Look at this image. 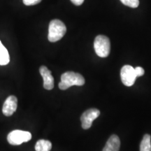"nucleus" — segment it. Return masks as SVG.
I'll return each mask as SVG.
<instances>
[{
    "instance_id": "nucleus-1",
    "label": "nucleus",
    "mask_w": 151,
    "mask_h": 151,
    "mask_svg": "<svg viewBox=\"0 0 151 151\" xmlns=\"http://www.w3.org/2000/svg\"><path fill=\"white\" fill-rule=\"evenodd\" d=\"M85 78L80 73L73 71H67L61 76L59 88L60 90H65L73 86H82L85 84Z\"/></svg>"
},
{
    "instance_id": "nucleus-2",
    "label": "nucleus",
    "mask_w": 151,
    "mask_h": 151,
    "mask_svg": "<svg viewBox=\"0 0 151 151\" xmlns=\"http://www.w3.org/2000/svg\"><path fill=\"white\" fill-rule=\"evenodd\" d=\"M67 32V27L61 20L55 19L50 22L48 39L50 42H56L62 39Z\"/></svg>"
},
{
    "instance_id": "nucleus-3",
    "label": "nucleus",
    "mask_w": 151,
    "mask_h": 151,
    "mask_svg": "<svg viewBox=\"0 0 151 151\" xmlns=\"http://www.w3.org/2000/svg\"><path fill=\"white\" fill-rule=\"evenodd\" d=\"M94 48L98 56L100 58H106L111 51L110 40L104 35H98L94 39Z\"/></svg>"
},
{
    "instance_id": "nucleus-4",
    "label": "nucleus",
    "mask_w": 151,
    "mask_h": 151,
    "mask_svg": "<svg viewBox=\"0 0 151 151\" xmlns=\"http://www.w3.org/2000/svg\"><path fill=\"white\" fill-rule=\"evenodd\" d=\"M32 139V134L22 130H14L7 136V141L13 146H18L24 142H27Z\"/></svg>"
},
{
    "instance_id": "nucleus-5",
    "label": "nucleus",
    "mask_w": 151,
    "mask_h": 151,
    "mask_svg": "<svg viewBox=\"0 0 151 151\" xmlns=\"http://www.w3.org/2000/svg\"><path fill=\"white\" fill-rule=\"evenodd\" d=\"M121 81L124 86L130 87L134 84L137 74L135 69L130 65H124L122 67L120 71Z\"/></svg>"
},
{
    "instance_id": "nucleus-6",
    "label": "nucleus",
    "mask_w": 151,
    "mask_h": 151,
    "mask_svg": "<svg viewBox=\"0 0 151 151\" xmlns=\"http://www.w3.org/2000/svg\"><path fill=\"white\" fill-rule=\"evenodd\" d=\"M99 115L100 111L97 109H90L85 111L81 117L83 129H88L91 127L92 122L97 118Z\"/></svg>"
},
{
    "instance_id": "nucleus-7",
    "label": "nucleus",
    "mask_w": 151,
    "mask_h": 151,
    "mask_svg": "<svg viewBox=\"0 0 151 151\" xmlns=\"http://www.w3.org/2000/svg\"><path fill=\"white\" fill-rule=\"evenodd\" d=\"M18 106V99L16 97L11 95L5 100L2 107V113L6 116H11L16 111Z\"/></svg>"
},
{
    "instance_id": "nucleus-8",
    "label": "nucleus",
    "mask_w": 151,
    "mask_h": 151,
    "mask_svg": "<svg viewBox=\"0 0 151 151\" xmlns=\"http://www.w3.org/2000/svg\"><path fill=\"white\" fill-rule=\"evenodd\" d=\"M39 72L43 80V88L48 90H52L54 88V78L51 71L46 66H41L39 68Z\"/></svg>"
},
{
    "instance_id": "nucleus-9",
    "label": "nucleus",
    "mask_w": 151,
    "mask_h": 151,
    "mask_svg": "<svg viewBox=\"0 0 151 151\" xmlns=\"http://www.w3.org/2000/svg\"><path fill=\"white\" fill-rule=\"evenodd\" d=\"M120 147V141L117 135L111 136L106 143L102 151H119Z\"/></svg>"
},
{
    "instance_id": "nucleus-10",
    "label": "nucleus",
    "mask_w": 151,
    "mask_h": 151,
    "mask_svg": "<svg viewBox=\"0 0 151 151\" xmlns=\"http://www.w3.org/2000/svg\"><path fill=\"white\" fill-rule=\"evenodd\" d=\"M52 148V143L50 141L41 139L35 145L36 151H50Z\"/></svg>"
},
{
    "instance_id": "nucleus-11",
    "label": "nucleus",
    "mask_w": 151,
    "mask_h": 151,
    "mask_svg": "<svg viewBox=\"0 0 151 151\" xmlns=\"http://www.w3.org/2000/svg\"><path fill=\"white\" fill-rule=\"evenodd\" d=\"M10 58L7 49L0 41V65H6L9 63Z\"/></svg>"
},
{
    "instance_id": "nucleus-12",
    "label": "nucleus",
    "mask_w": 151,
    "mask_h": 151,
    "mask_svg": "<svg viewBox=\"0 0 151 151\" xmlns=\"http://www.w3.org/2000/svg\"><path fill=\"white\" fill-rule=\"evenodd\" d=\"M140 151H151V137L145 134L140 144Z\"/></svg>"
},
{
    "instance_id": "nucleus-13",
    "label": "nucleus",
    "mask_w": 151,
    "mask_h": 151,
    "mask_svg": "<svg viewBox=\"0 0 151 151\" xmlns=\"http://www.w3.org/2000/svg\"><path fill=\"white\" fill-rule=\"evenodd\" d=\"M120 1L123 4L131 8H137L139 5V0H120Z\"/></svg>"
},
{
    "instance_id": "nucleus-14",
    "label": "nucleus",
    "mask_w": 151,
    "mask_h": 151,
    "mask_svg": "<svg viewBox=\"0 0 151 151\" xmlns=\"http://www.w3.org/2000/svg\"><path fill=\"white\" fill-rule=\"evenodd\" d=\"M23 4L26 6H32L36 5L37 4L40 3L41 0H22Z\"/></svg>"
},
{
    "instance_id": "nucleus-15",
    "label": "nucleus",
    "mask_w": 151,
    "mask_h": 151,
    "mask_svg": "<svg viewBox=\"0 0 151 151\" xmlns=\"http://www.w3.org/2000/svg\"><path fill=\"white\" fill-rule=\"evenodd\" d=\"M135 72H136V74H137V76H142L144 74L145 71H144V69H143L142 67H137L135 68Z\"/></svg>"
},
{
    "instance_id": "nucleus-16",
    "label": "nucleus",
    "mask_w": 151,
    "mask_h": 151,
    "mask_svg": "<svg viewBox=\"0 0 151 151\" xmlns=\"http://www.w3.org/2000/svg\"><path fill=\"white\" fill-rule=\"evenodd\" d=\"M71 1L76 6H80L83 3L84 0H71Z\"/></svg>"
}]
</instances>
